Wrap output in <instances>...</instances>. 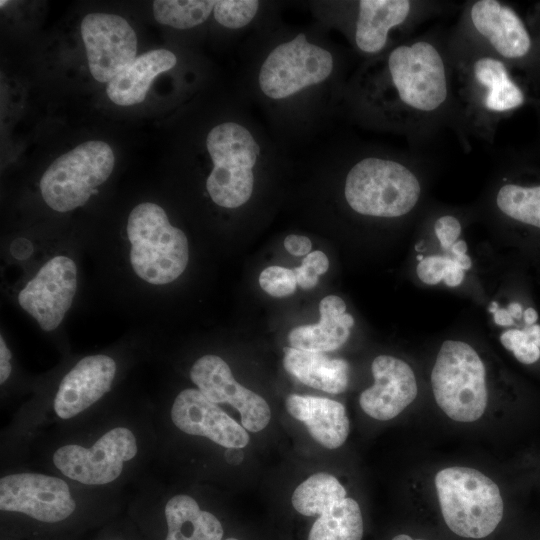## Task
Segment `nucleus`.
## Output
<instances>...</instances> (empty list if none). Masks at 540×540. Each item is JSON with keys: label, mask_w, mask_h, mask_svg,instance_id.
<instances>
[{"label": "nucleus", "mask_w": 540, "mask_h": 540, "mask_svg": "<svg viewBox=\"0 0 540 540\" xmlns=\"http://www.w3.org/2000/svg\"><path fill=\"white\" fill-rule=\"evenodd\" d=\"M363 518L360 506L346 497L325 509L313 523L308 540H362Z\"/></svg>", "instance_id": "obj_24"}, {"label": "nucleus", "mask_w": 540, "mask_h": 540, "mask_svg": "<svg viewBox=\"0 0 540 540\" xmlns=\"http://www.w3.org/2000/svg\"><path fill=\"white\" fill-rule=\"evenodd\" d=\"M287 412L308 429L311 437L328 449L344 444L349 435V419L338 401L309 395L290 394L285 400Z\"/></svg>", "instance_id": "obj_18"}, {"label": "nucleus", "mask_w": 540, "mask_h": 540, "mask_svg": "<svg viewBox=\"0 0 540 540\" xmlns=\"http://www.w3.org/2000/svg\"><path fill=\"white\" fill-rule=\"evenodd\" d=\"M165 540H221L223 528L212 513L202 510L189 495L178 494L165 505Z\"/></svg>", "instance_id": "obj_22"}, {"label": "nucleus", "mask_w": 540, "mask_h": 540, "mask_svg": "<svg viewBox=\"0 0 540 540\" xmlns=\"http://www.w3.org/2000/svg\"><path fill=\"white\" fill-rule=\"evenodd\" d=\"M448 30L413 35L360 61L347 83L343 120L362 129L404 136L414 149L453 127Z\"/></svg>", "instance_id": "obj_2"}, {"label": "nucleus", "mask_w": 540, "mask_h": 540, "mask_svg": "<svg viewBox=\"0 0 540 540\" xmlns=\"http://www.w3.org/2000/svg\"><path fill=\"white\" fill-rule=\"evenodd\" d=\"M285 249L294 256H304L312 249L311 240L304 235L290 234L284 239Z\"/></svg>", "instance_id": "obj_33"}, {"label": "nucleus", "mask_w": 540, "mask_h": 540, "mask_svg": "<svg viewBox=\"0 0 540 540\" xmlns=\"http://www.w3.org/2000/svg\"><path fill=\"white\" fill-rule=\"evenodd\" d=\"M371 371L374 383L360 394L359 404L368 416L391 420L415 400V374L405 361L389 355L377 356Z\"/></svg>", "instance_id": "obj_16"}, {"label": "nucleus", "mask_w": 540, "mask_h": 540, "mask_svg": "<svg viewBox=\"0 0 540 540\" xmlns=\"http://www.w3.org/2000/svg\"><path fill=\"white\" fill-rule=\"evenodd\" d=\"M261 288L277 298L292 295L297 287L294 271L281 266H269L259 276Z\"/></svg>", "instance_id": "obj_29"}, {"label": "nucleus", "mask_w": 540, "mask_h": 540, "mask_svg": "<svg viewBox=\"0 0 540 540\" xmlns=\"http://www.w3.org/2000/svg\"><path fill=\"white\" fill-rule=\"evenodd\" d=\"M285 370L301 383L339 394L349 383V364L343 359H331L322 352H311L285 347L283 349Z\"/></svg>", "instance_id": "obj_21"}, {"label": "nucleus", "mask_w": 540, "mask_h": 540, "mask_svg": "<svg viewBox=\"0 0 540 540\" xmlns=\"http://www.w3.org/2000/svg\"><path fill=\"white\" fill-rule=\"evenodd\" d=\"M453 260L462 270H469L472 266L471 259L467 254L455 255Z\"/></svg>", "instance_id": "obj_37"}, {"label": "nucleus", "mask_w": 540, "mask_h": 540, "mask_svg": "<svg viewBox=\"0 0 540 540\" xmlns=\"http://www.w3.org/2000/svg\"><path fill=\"white\" fill-rule=\"evenodd\" d=\"M488 309H489V312L494 314L496 310L498 309V304L496 302H492Z\"/></svg>", "instance_id": "obj_42"}, {"label": "nucleus", "mask_w": 540, "mask_h": 540, "mask_svg": "<svg viewBox=\"0 0 540 540\" xmlns=\"http://www.w3.org/2000/svg\"><path fill=\"white\" fill-rule=\"evenodd\" d=\"M392 540H423V539H413L409 535L399 534L395 536Z\"/></svg>", "instance_id": "obj_41"}, {"label": "nucleus", "mask_w": 540, "mask_h": 540, "mask_svg": "<svg viewBox=\"0 0 540 540\" xmlns=\"http://www.w3.org/2000/svg\"><path fill=\"white\" fill-rule=\"evenodd\" d=\"M510 315L516 319H519L523 315L522 306L517 302L510 303L507 307Z\"/></svg>", "instance_id": "obj_40"}, {"label": "nucleus", "mask_w": 540, "mask_h": 540, "mask_svg": "<svg viewBox=\"0 0 540 540\" xmlns=\"http://www.w3.org/2000/svg\"><path fill=\"white\" fill-rule=\"evenodd\" d=\"M313 20L339 33L360 61L385 53L414 35L424 22L448 13L453 2L435 0H314Z\"/></svg>", "instance_id": "obj_4"}, {"label": "nucleus", "mask_w": 540, "mask_h": 540, "mask_svg": "<svg viewBox=\"0 0 540 540\" xmlns=\"http://www.w3.org/2000/svg\"><path fill=\"white\" fill-rule=\"evenodd\" d=\"M452 28L509 64L527 80L534 95L538 85L536 46L526 18L512 4L466 1Z\"/></svg>", "instance_id": "obj_5"}, {"label": "nucleus", "mask_w": 540, "mask_h": 540, "mask_svg": "<svg viewBox=\"0 0 540 540\" xmlns=\"http://www.w3.org/2000/svg\"><path fill=\"white\" fill-rule=\"evenodd\" d=\"M214 5L215 0H157L153 2V14L160 24L189 30L208 21Z\"/></svg>", "instance_id": "obj_26"}, {"label": "nucleus", "mask_w": 540, "mask_h": 540, "mask_svg": "<svg viewBox=\"0 0 540 540\" xmlns=\"http://www.w3.org/2000/svg\"><path fill=\"white\" fill-rule=\"evenodd\" d=\"M433 230L442 248L447 250L458 240L462 231V224L455 215L444 213L435 219Z\"/></svg>", "instance_id": "obj_31"}, {"label": "nucleus", "mask_w": 540, "mask_h": 540, "mask_svg": "<svg viewBox=\"0 0 540 540\" xmlns=\"http://www.w3.org/2000/svg\"><path fill=\"white\" fill-rule=\"evenodd\" d=\"M431 385L439 408L457 422H474L488 403L486 369L469 344L446 340L431 372Z\"/></svg>", "instance_id": "obj_8"}, {"label": "nucleus", "mask_w": 540, "mask_h": 540, "mask_svg": "<svg viewBox=\"0 0 540 540\" xmlns=\"http://www.w3.org/2000/svg\"><path fill=\"white\" fill-rule=\"evenodd\" d=\"M237 93L293 156L335 131L359 60L314 20L277 12L239 46Z\"/></svg>", "instance_id": "obj_1"}, {"label": "nucleus", "mask_w": 540, "mask_h": 540, "mask_svg": "<svg viewBox=\"0 0 540 540\" xmlns=\"http://www.w3.org/2000/svg\"><path fill=\"white\" fill-rule=\"evenodd\" d=\"M126 233L129 262L140 280L160 286L183 274L189 261L188 239L171 224L160 205L143 202L135 206L129 214Z\"/></svg>", "instance_id": "obj_6"}, {"label": "nucleus", "mask_w": 540, "mask_h": 540, "mask_svg": "<svg viewBox=\"0 0 540 540\" xmlns=\"http://www.w3.org/2000/svg\"><path fill=\"white\" fill-rule=\"evenodd\" d=\"M190 378L211 402L234 407L247 431L259 432L269 424L271 410L266 400L237 382L221 357L207 354L197 359L190 369Z\"/></svg>", "instance_id": "obj_14"}, {"label": "nucleus", "mask_w": 540, "mask_h": 540, "mask_svg": "<svg viewBox=\"0 0 540 540\" xmlns=\"http://www.w3.org/2000/svg\"><path fill=\"white\" fill-rule=\"evenodd\" d=\"M453 255L466 254L467 243L464 240H457L450 248Z\"/></svg>", "instance_id": "obj_39"}, {"label": "nucleus", "mask_w": 540, "mask_h": 540, "mask_svg": "<svg viewBox=\"0 0 540 540\" xmlns=\"http://www.w3.org/2000/svg\"><path fill=\"white\" fill-rule=\"evenodd\" d=\"M173 424L182 432L202 436L225 448L241 449L250 441L247 430L198 389H184L171 407Z\"/></svg>", "instance_id": "obj_15"}, {"label": "nucleus", "mask_w": 540, "mask_h": 540, "mask_svg": "<svg viewBox=\"0 0 540 540\" xmlns=\"http://www.w3.org/2000/svg\"><path fill=\"white\" fill-rule=\"evenodd\" d=\"M89 70L102 83H109L136 58L137 36L122 17L108 13L87 14L81 23Z\"/></svg>", "instance_id": "obj_13"}, {"label": "nucleus", "mask_w": 540, "mask_h": 540, "mask_svg": "<svg viewBox=\"0 0 540 540\" xmlns=\"http://www.w3.org/2000/svg\"><path fill=\"white\" fill-rule=\"evenodd\" d=\"M532 104L535 107L537 116V137L534 147L531 149V157H540V89L533 96Z\"/></svg>", "instance_id": "obj_35"}, {"label": "nucleus", "mask_w": 540, "mask_h": 540, "mask_svg": "<svg viewBox=\"0 0 540 540\" xmlns=\"http://www.w3.org/2000/svg\"><path fill=\"white\" fill-rule=\"evenodd\" d=\"M0 3H1V6L3 7L4 5H6V4H7V1H3V0H1V2H0Z\"/></svg>", "instance_id": "obj_43"}, {"label": "nucleus", "mask_w": 540, "mask_h": 540, "mask_svg": "<svg viewBox=\"0 0 540 540\" xmlns=\"http://www.w3.org/2000/svg\"><path fill=\"white\" fill-rule=\"evenodd\" d=\"M494 315V321L499 326L513 325V319L507 309L498 308Z\"/></svg>", "instance_id": "obj_36"}, {"label": "nucleus", "mask_w": 540, "mask_h": 540, "mask_svg": "<svg viewBox=\"0 0 540 540\" xmlns=\"http://www.w3.org/2000/svg\"><path fill=\"white\" fill-rule=\"evenodd\" d=\"M115 157L111 147L99 140L84 142L59 156L40 181L45 203L57 212L83 206L111 175Z\"/></svg>", "instance_id": "obj_9"}, {"label": "nucleus", "mask_w": 540, "mask_h": 540, "mask_svg": "<svg viewBox=\"0 0 540 540\" xmlns=\"http://www.w3.org/2000/svg\"><path fill=\"white\" fill-rule=\"evenodd\" d=\"M138 451L134 433L115 427L104 433L92 446L69 444L53 454L55 467L67 478L85 485H105L116 480L124 463Z\"/></svg>", "instance_id": "obj_10"}, {"label": "nucleus", "mask_w": 540, "mask_h": 540, "mask_svg": "<svg viewBox=\"0 0 540 540\" xmlns=\"http://www.w3.org/2000/svg\"><path fill=\"white\" fill-rule=\"evenodd\" d=\"M76 508L68 484L40 473H15L0 479V509L45 523L60 522Z\"/></svg>", "instance_id": "obj_12"}, {"label": "nucleus", "mask_w": 540, "mask_h": 540, "mask_svg": "<svg viewBox=\"0 0 540 540\" xmlns=\"http://www.w3.org/2000/svg\"><path fill=\"white\" fill-rule=\"evenodd\" d=\"M435 488L444 521L458 536L484 538L502 520L504 505L499 487L476 469H442L435 476Z\"/></svg>", "instance_id": "obj_7"}, {"label": "nucleus", "mask_w": 540, "mask_h": 540, "mask_svg": "<svg viewBox=\"0 0 540 540\" xmlns=\"http://www.w3.org/2000/svg\"><path fill=\"white\" fill-rule=\"evenodd\" d=\"M177 55L168 49H156L137 56L107 85V95L120 106L142 102L159 74L175 68Z\"/></svg>", "instance_id": "obj_20"}, {"label": "nucleus", "mask_w": 540, "mask_h": 540, "mask_svg": "<svg viewBox=\"0 0 540 540\" xmlns=\"http://www.w3.org/2000/svg\"><path fill=\"white\" fill-rule=\"evenodd\" d=\"M225 540H238V539H236V538H227Z\"/></svg>", "instance_id": "obj_44"}, {"label": "nucleus", "mask_w": 540, "mask_h": 540, "mask_svg": "<svg viewBox=\"0 0 540 540\" xmlns=\"http://www.w3.org/2000/svg\"><path fill=\"white\" fill-rule=\"evenodd\" d=\"M320 320L316 324L293 328L288 334L292 348L327 352L342 347L354 325L352 315L346 313V304L336 295L324 297L319 304Z\"/></svg>", "instance_id": "obj_19"}, {"label": "nucleus", "mask_w": 540, "mask_h": 540, "mask_svg": "<svg viewBox=\"0 0 540 540\" xmlns=\"http://www.w3.org/2000/svg\"><path fill=\"white\" fill-rule=\"evenodd\" d=\"M416 273L419 279L428 285H436L440 281H444L447 286L456 287L464 279V270L447 256L424 257L423 260L419 261Z\"/></svg>", "instance_id": "obj_28"}, {"label": "nucleus", "mask_w": 540, "mask_h": 540, "mask_svg": "<svg viewBox=\"0 0 540 540\" xmlns=\"http://www.w3.org/2000/svg\"><path fill=\"white\" fill-rule=\"evenodd\" d=\"M454 122L452 130L468 147L474 137L493 143L500 123L528 103L533 95L527 80L488 50L448 30Z\"/></svg>", "instance_id": "obj_3"}, {"label": "nucleus", "mask_w": 540, "mask_h": 540, "mask_svg": "<svg viewBox=\"0 0 540 540\" xmlns=\"http://www.w3.org/2000/svg\"><path fill=\"white\" fill-rule=\"evenodd\" d=\"M523 317L527 326H530L536 323L538 319V314L534 308L530 307L523 312Z\"/></svg>", "instance_id": "obj_38"}, {"label": "nucleus", "mask_w": 540, "mask_h": 540, "mask_svg": "<svg viewBox=\"0 0 540 540\" xmlns=\"http://www.w3.org/2000/svg\"><path fill=\"white\" fill-rule=\"evenodd\" d=\"M501 344L523 364H532L540 358V325L533 324L522 330L510 329L500 336Z\"/></svg>", "instance_id": "obj_27"}, {"label": "nucleus", "mask_w": 540, "mask_h": 540, "mask_svg": "<svg viewBox=\"0 0 540 540\" xmlns=\"http://www.w3.org/2000/svg\"><path fill=\"white\" fill-rule=\"evenodd\" d=\"M346 498V490L339 480L325 472H318L303 481L292 494V505L304 516H319L325 509Z\"/></svg>", "instance_id": "obj_25"}, {"label": "nucleus", "mask_w": 540, "mask_h": 540, "mask_svg": "<svg viewBox=\"0 0 540 540\" xmlns=\"http://www.w3.org/2000/svg\"><path fill=\"white\" fill-rule=\"evenodd\" d=\"M77 283L74 260L55 255L20 290L18 303L43 331H54L72 306Z\"/></svg>", "instance_id": "obj_11"}, {"label": "nucleus", "mask_w": 540, "mask_h": 540, "mask_svg": "<svg viewBox=\"0 0 540 540\" xmlns=\"http://www.w3.org/2000/svg\"><path fill=\"white\" fill-rule=\"evenodd\" d=\"M526 21L529 25L536 46L538 85L535 93L540 89V2L535 3L527 12ZM534 93V95H535Z\"/></svg>", "instance_id": "obj_32"}, {"label": "nucleus", "mask_w": 540, "mask_h": 540, "mask_svg": "<svg viewBox=\"0 0 540 540\" xmlns=\"http://www.w3.org/2000/svg\"><path fill=\"white\" fill-rule=\"evenodd\" d=\"M512 171L504 173L493 196L498 214L510 221L540 229V181L526 183Z\"/></svg>", "instance_id": "obj_23"}, {"label": "nucleus", "mask_w": 540, "mask_h": 540, "mask_svg": "<svg viewBox=\"0 0 540 540\" xmlns=\"http://www.w3.org/2000/svg\"><path fill=\"white\" fill-rule=\"evenodd\" d=\"M12 354L3 335L0 336V384L3 385L10 377L12 371Z\"/></svg>", "instance_id": "obj_34"}, {"label": "nucleus", "mask_w": 540, "mask_h": 540, "mask_svg": "<svg viewBox=\"0 0 540 540\" xmlns=\"http://www.w3.org/2000/svg\"><path fill=\"white\" fill-rule=\"evenodd\" d=\"M117 372L115 360L104 354L80 359L62 378L53 407L58 417L80 414L111 389Z\"/></svg>", "instance_id": "obj_17"}, {"label": "nucleus", "mask_w": 540, "mask_h": 540, "mask_svg": "<svg viewBox=\"0 0 540 540\" xmlns=\"http://www.w3.org/2000/svg\"><path fill=\"white\" fill-rule=\"evenodd\" d=\"M329 268V260L326 254L316 250L307 254L302 264L293 269L297 285L304 290L314 288L319 281V276L326 273Z\"/></svg>", "instance_id": "obj_30"}]
</instances>
